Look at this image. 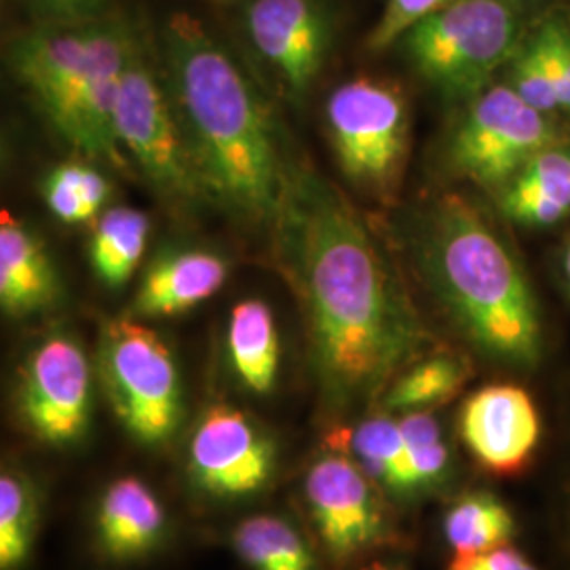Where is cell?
<instances>
[{"label": "cell", "mask_w": 570, "mask_h": 570, "mask_svg": "<svg viewBox=\"0 0 570 570\" xmlns=\"http://www.w3.org/2000/svg\"><path fill=\"white\" fill-rule=\"evenodd\" d=\"M277 263L305 308L330 407L364 406L421 360L428 332L406 285L345 195L294 165L275 220Z\"/></svg>", "instance_id": "obj_1"}, {"label": "cell", "mask_w": 570, "mask_h": 570, "mask_svg": "<svg viewBox=\"0 0 570 570\" xmlns=\"http://www.w3.org/2000/svg\"><path fill=\"white\" fill-rule=\"evenodd\" d=\"M161 49L165 85L207 202L249 225H275L294 165L263 96L188 13L167 20Z\"/></svg>", "instance_id": "obj_2"}, {"label": "cell", "mask_w": 570, "mask_h": 570, "mask_svg": "<svg viewBox=\"0 0 570 570\" xmlns=\"http://www.w3.org/2000/svg\"><path fill=\"white\" fill-rule=\"evenodd\" d=\"M421 263L454 324L480 353L529 370L543 353L534 292L505 242L480 212L449 195L421 230Z\"/></svg>", "instance_id": "obj_3"}, {"label": "cell", "mask_w": 570, "mask_h": 570, "mask_svg": "<svg viewBox=\"0 0 570 570\" xmlns=\"http://www.w3.org/2000/svg\"><path fill=\"white\" fill-rule=\"evenodd\" d=\"M127 20L41 23L11 42L9 63L47 121L72 150L127 169L115 131L122 75L140 49Z\"/></svg>", "instance_id": "obj_4"}, {"label": "cell", "mask_w": 570, "mask_h": 570, "mask_svg": "<svg viewBox=\"0 0 570 570\" xmlns=\"http://www.w3.org/2000/svg\"><path fill=\"white\" fill-rule=\"evenodd\" d=\"M513 0H452L402 37L416 70L449 100H473L520 49Z\"/></svg>", "instance_id": "obj_5"}, {"label": "cell", "mask_w": 570, "mask_h": 570, "mask_svg": "<svg viewBox=\"0 0 570 570\" xmlns=\"http://www.w3.org/2000/svg\"><path fill=\"white\" fill-rule=\"evenodd\" d=\"M115 131L127 161L167 204L184 209L207 202L164 72L150 63L144 45L125 68Z\"/></svg>", "instance_id": "obj_6"}, {"label": "cell", "mask_w": 570, "mask_h": 570, "mask_svg": "<svg viewBox=\"0 0 570 570\" xmlns=\"http://www.w3.org/2000/svg\"><path fill=\"white\" fill-rule=\"evenodd\" d=\"M98 370L122 428L144 444H161L183 419V385L164 338L134 317L102 327Z\"/></svg>", "instance_id": "obj_7"}, {"label": "cell", "mask_w": 570, "mask_h": 570, "mask_svg": "<svg viewBox=\"0 0 570 570\" xmlns=\"http://www.w3.org/2000/svg\"><path fill=\"white\" fill-rule=\"evenodd\" d=\"M327 131L346 178L385 199L402 180L407 155V108L391 82L355 79L326 104Z\"/></svg>", "instance_id": "obj_8"}, {"label": "cell", "mask_w": 570, "mask_h": 570, "mask_svg": "<svg viewBox=\"0 0 570 570\" xmlns=\"http://www.w3.org/2000/svg\"><path fill=\"white\" fill-rule=\"evenodd\" d=\"M558 142L550 117L524 102L508 82L471 100L450 140V164L471 183L503 188L530 159Z\"/></svg>", "instance_id": "obj_9"}, {"label": "cell", "mask_w": 570, "mask_h": 570, "mask_svg": "<svg viewBox=\"0 0 570 570\" xmlns=\"http://www.w3.org/2000/svg\"><path fill=\"white\" fill-rule=\"evenodd\" d=\"M21 416L47 444L82 438L91 407V367L77 341L53 334L37 346L21 370Z\"/></svg>", "instance_id": "obj_10"}, {"label": "cell", "mask_w": 570, "mask_h": 570, "mask_svg": "<svg viewBox=\"0 0 570 570\" xmlns=\"http://www.w3.org/2000/svg\"><path fill=\"white\" fill-rule=\"evenodd\" d=\"M376 489L353 456L324 454L308 468L306 503L332 556L348 560L387 541V515Z\"/></svg>", "instance_id": "obj_11"}, {"label": "cell", "mask_w": 570, "mask_h": 570, "mask_svg": "<svg viewBox=\"0 0 570 570\" xmlns=\"http://www.w3.org/2000/svg\"><path fill=\"white\" fill-rule=\"evenodd\" d=\"M188 452L197 484L218 497H244L265 489L275 468L273 442L237 407H209Z\"/></svg>", "instance_id": "obj_12"}, {"label": "cell", "mask_w": 570, "mask_h": 570, "mask_svg": "<svg viewBox=\"0 0 570 570\" xmlns=\"http://www.w3.org/2000/svg\"><path fill=\"white\" fill-rule=\"evenodd\" d=\"M245 28L287 94L303 98L326 61L330 28L322 7L315 0H247Z\"/></svg>", "instance_id": "obj_13"}, {"label": "cell", "mask_w": 570, "mask_h": 570, "mask_svg": "<svg viewBox=\"0 0 570 570\" xmlns=\"http://www.w3.org/2000/svg\"><path fill=\"white\" fill-rule=\"evenodd\" d=\"M459 431L471 456L494 473L529 465L541 440V416L532 397L515 385H490L469 395Z\"/></svg>", "instance_id": "obj_14"}, {"label": "cell", "mask_w": 570, "mask_h": 570, "mask_svg": "<svg viewBox=\"0 0 570 570\" xmlns=\"http://www.w3.org/2000/svg\"><path fill=\"white\" fill-rule=\"evenodd\" d=\"M225 258L205 249H169L144 273L131 311L138 317L178 315L212 298L226 282Z\"/></svg>", "instance_id": "obj_15"}, {"label": "cell", "mask_w": 570, "mask_h": 570, "mask_svg": "<svg viewBox=\"0 0 570 570\" xmlns=\"http://www.w3.org/2000/svg\"><path fill=\"white\" fill-rule=\"evenodd\" d=\"M60 279L41 239L9 209L0 214V305L7 315H32L56 305Z\"/></svg>", "instance_id": "obj_16"}, {"label": "cell", "mask_w": 570, "mask_h": 570, "mask_svg": "<svg viewBox=\"0 0 570 570\" xmlns=\"http://www.w3.org/2000/svg\"><path fill=\"white\" fill-rule=\"evenodd\" d=\"M501 212L518 225L551 226L570 214V144L553 142L537 153L510 183L499 188Z\"/></svg>", "instance_id": "obj_17"}, {"label": "cell", "mask_w": 570, "mask_h": 570, "mask_svg": "<svg viewBox=\"0 0 570 570\" xmlns=\"http://www.w3.org/2000/svg\"><path fill=\"white\" fill-rule=\"evenodd\" d=\"M164 529V508L140 480L121 478L104 492L98 530L108 556L138 558L159 543Z\"/></svg>", "instance_id": "obj_18"}, {"label": "cell", "mask_w": 570, "mask_h": 570, "mask_svg": "<svg viewBox=\"0 0 570 570\" xmlns=\"http://www.w3.org/2000/svg\"><path fill=\"white\" fill-rule=\"evenodd\" d=\"M228 360L242 385L268 393L279 370V334L273 311L258 298L242 301L230 313L226 334Z\"/></svg>", "instance_id": "obj_19"}, {"label": "cell", "mask_w": 570, "mask_h": 570, "mask_svg": "<svg viewBox=\"0 0 570 570\" xmlns=\"http://www.w3.org/2000/svg\"><path fill=\"white\" fill-rule=\"evenodd\" d=\"M148 216L127 205H115L98 216L89 242V263L108 287H121L140 266L148 244Z\"/></svg>", "instance_id": "obj_20"}, {"label": "cell", "mask_w": 570, "mask_h": 570, "mask_svg": "<svg viewBox=\"0 0 570 570\" xmlns=\"http://www.w3.org/2000/svg\"><path fill=\"white\" fill-rule=\"evenodd\" d=\"M515 534L510 508L490 492H469L444 515V537L454 556L503 548Z\"/></svg>", "instance_id": "obj_21"}, {"label": "cell", "mask_w": 570, "mask_h": 570, "mask_svg": "<svg viewBox=\"0 0 570 570\" xmlns=\"http://www.w3.org/2000/svg\"><path fill=\"white\" fill-rule=\"evenodd\" d=\"M469 364L450 353L429 355L406 367L387 389L383 402L389 412H423L442 406L468 383Z\"/></svg>", "instance_id": "obj_22"}, {"label": "cell", "mask_w": 570, "mask_h": 570, "mask_svg": "<svg viewBox=\"0 0 570 570\" xmlns=\"http://www.w3.org/2000/svg\"><path fill=\"white\" fill-rule=\"evenodd\" d=\"M235 550L254 570H315L305 539L282 518L256 515L233 534Z\"/></svg>", "instance_id": "obj_23"}, {"label": "cell", "mask_w": 570, "mask_h": 570, "mask_svg": "<svg viewBox=\"0 0 570 570\" xmlns=\"http://www.w3.org/2000/svg\"><path fill=\"white\" fill-rule=\"evenodd\" d=\"M353 461L364 469L367 478L391 494L400 497L406 440L400 428V419L389 414L370 416L362 425L345 435Z\"/></svg>", "instance_id": "obj_24"}, {"label": "cell", "mask_w": 570, "mask_h": 570, "mask_svg": "<svg viewBox=\"0 0 570 570\" xmlns=\"http://www.w3.org/2000/svg\"><path fill=\"white\" fill-rule=\"evenodd\" d=\"M400 428L406 440L400 497H419L442 487L450 473V450L438 421L429 410L406 412Z\"/></svg>", "instance_id": "obj_25"}, {"label": "cell", "mask_w": 570, "mask_h": 570, "mask_svg": "<svg viewBox=\"0 0 570 570\" xmlns=\"http://www.w3.org/2000/svg\"><path fill=\"white\" fill-rule=\"evenodd\" d=\"M37 529V501L30 484L13 471L0 478V569L16 570L28 558Z\"/></svg>", "instance_id": "obj_26"}, {"label": "cell", "mask_w": 570, "mask_h": 570, "mask_svg": "<svg viewBox=\"0 0 570 570\" xmlns=\"http://www.w3.org/2000/svg\"><path fill=\"white\" fill-rule=\"evenodd\" d=\"M508 85L534 110H539L548 117L556 112H562L558 87L551 79L546 53L534 35L511 58Z\"/></svg>", "instance_id": "obj_27"}, {"label": "cell", "mask_w": 570, "mask_h": 570, "mask_svg": "<svg viewBox=\"0 0 570 570\" xmlns=\"http://www.w3.org/2000/svg\"><path fill=\"white\" fill-rule=\"evenodd\" d=\"M450 2L452 0H387V9L370 37V47L387 49L389 45L402 39L412 26L444 9Z\"/></svg>", "instance_id": "obj_28"}, {"label": "cell", "mask_w": 570, "mask_h": 570, "mask_svg": "<svg viewBox=\"0 0 570 570\" xmlns=\"http://www.w3.org/2000/svg\"><path fill=\"white\" fill-rule=\"evenodd\" d=\"M534 37L546 53L562 112H570V26L560 20L546 21Z\"/></svg>", "instance_id": "obj_29"}, {"label": "cell", "mask_w": 570, "mask_h": 570, "mask_svg": "<svg viewBox=\"0 0 570 570\" xmlns=\"http://www.w3.org/2000/svg\"><path fill=\"white\" fill-rule=\"evenodd\" d=\"M42 197L47 207L53 212V216L60 218L66 225H79V223L91 220L68 164L56 167L45 178Z\"/></svg>", "instance_id": "obj_30"}, {"label": "cell", "mask_w": 570, "mask_h": 570, "mask_svg": "<svg viewBox=\"0 0 570 570\" xmlns=\"http://www.w3.org/2000/svg\"><path fill=\"white\" fill-rule=\"evenodd\" d=\"M42 23H79L108 16L110 0H28Z\"/></svg>", "instance_id": "obj_31"}, {"label": "cell", "mask_w": 570, "mask_h": 570, "mask_svg": "<svg viewBox=\"0 0 570 570\" xmlns=\"http://www.w3.org/2000/svg\"><path fill=\"white\" fill-rule=\"evenodd\" d=\"M449 570H539L524 553L511 550L510 546L482 551V553H468L454 556Z\"/></svg>", "instance_id": "obj_32"}, {"label": "cell", "mask_w": 570, "mask_h": 570, "mask_svg": "<svg viewBox=\"0 0 570 570\" xmlns=\"http://www.w3.org/2000/svg\"><path fill=\"white\" fill-rule=\"evenodd\" d=\"M70 165V174L77 183V188L81 193L82 204L87 207L89 218H98L102 212L104 205L110 197V184L104 178L102 171L85 164Z\"/></svg>", "instance_id": "obj_33"}, {"label": "cell", "mask_w": 570, "mask_h": 570, "mask_svg": "<svg viewBox=\"0 0 570 570\" xmlns=\"http://www.w3.org/2000/svg\"><path fill=\"white\" fill-rule=\"evenodd\" d=\"M562 268H564V277H567V284L570 287V244L567 247V254H564V263H562Z\"/></svg>", "instance_id": "obj_34"}, {"label": "cell", "mask_w": 570, "mask_h": 570, "mask_svg": "<svg viewBox=\"0 0 570 570\" xmlns=\"http://www.w3.org/2000/svg\"><path fill=\"white\" fill-rule=\"evenodd\" d=\"M564 524H567V541H569V550H570V489H569V501H567V513H564Z\"/></svg>", "instance_id": "obj_35"}, {"label": "cell", "mask_w": 570, "mask_h": 570, "mask_svg": "<svg viewBox=\"0 0 570 570\" xmlns=\"http://www.w3.org/2000/svg\"><path fill=\"white\" fill-rule=\"evenodd\" d=\"M364 570H404L397 569V567H387V564H374V567H370V569Z\"/></svg>", "instance_id": "obj_36"}]
</instances>
